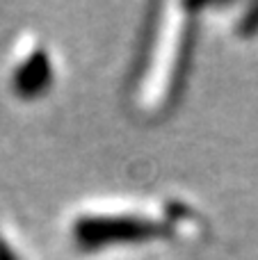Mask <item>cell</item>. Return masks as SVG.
Returning a JSON list of instances; mask_svg holds the SVG:
<instances>
[{
  "label": "cell",
  "mask_w": 258,
  "mask_h": 260,
  "mask_svg": "<svg viewBox=\"0 0 258 260\" xmlns=\"http://www.w3.org/2000/svg\"><path fill=\"white\" fill-rule=\"evenodd\" d=\"M158 231V226L144 219H133V217H121V219H89L80 221L76 229V235L82 244L99 247L108 242H126V240H142L149 238Z\"/></svg>",
  "instance_id": "1"
}]
</instances>
